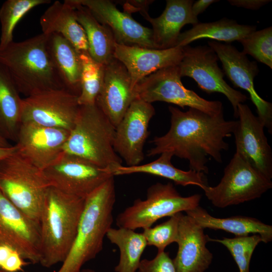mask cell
<instances>
[{
    "mask_svg": "<svg viewBox=\"0 0 272 272\" xmlns=\"http://www.w3.org/2000/svg\"><path fill=\"white\" fill-rule=\"evenodd\" d=\"M80 107L78 96L65 88L42 91L22 99L21 123L70 131Z\"/></svg>",
    "mask_w": 272,
    "mask_h": 272,
    "instance_id": "cell-12",
    "label": "cell"
},
{
    "mask_svg": "<svg viewBox=\"0 0 272 272\" xmlns=\"http://www.w3.org/2000/svg\"><path fill=\"white\" fill-rule=\"evenodd\" d=\"M43 171L50 186L84 199L114 176L106 169L64 152Z\"/></svg>",
    "mask_w": 272,
    "mask_h": 272,
    "instance_id": "cell-11",
    "label": "cell"
},
{
    "mask_svg": "<svg viewBox=\"0 0 272 272\" xmlns=\"http://www.w3.org/2000/svg\"><path fill=\"white\" fill-rule=\"evenodd\" d=\"M271 187V179L235 152L219 184L202 190L214 206L224 208L259 198Z\"/></svg>",
    "mask_w": 272,
    "mask_h": 272,
    "instance_id": "cell-8",
    "label": "cell"
},
{
    "mask_svg": "<svg viewBox=\"0 0 272 272\" xmlns=\"http://www.w3.org/2000/svg\"><path fill=\"white\" fill-rule=\"evenodd\" d=\"M0 245L16 250L30 263L40 262L39 225L15 206L1 190Z\"/></svg>",
    "mask_w": 272,
    "mask_h": 272,
    "instance_id": "cell-14",
    "label": "cell"
},
{
    "mask_svg": "<svg viewBox=\"0 0 272 272\" xmlns=\"http://www.w3.org/2000/svg\"><path fill=\"white\" fill-rule=\"evenodd\" d=\"M192 0H167L165 10L158 17L152 18L148 12L140 13L152 26L153 38L158 49L176 47L182 28L199 23L191 11Z\"/></svg>",
    "mask_w": 272,
    "mask_h": 272,
    "instance_id": "cell-22",
    "label": "cell"
},
{
    "mask_svg": "<svg viewBox=\"0 0 272 272\" xmlns=\"http://www.w3.org/2000/svg\"><path fill=\"white\" fill-rule=\"evenodd\" d=\"M181 212L170 217L165 222L154 227L143 229L147 245L156 247L158 251H164L165 248L173 242H177L178 236V224Z\"/></svg>",
    "mask_w": 272,
    "mask_h": 272,
    "instance_id": "cell-35",
    "label": "cell"
},
{
    "mask_svg": "<svg viewBox=\"0 0 272 272\" xmlns=\"http://www.w3.org/2000/svg\"><path fill=\"white\" fill-rule=\"evenodd\" d=\"M42 33H56L70 42L80 52H88L85 32L78 22L75 8L69 0L55 1L40 19Z\"/></svg>",
    "mask_w": 272,
    "mask_h": 272,
    "instance_id": "cell-23",
    "label": "cell"
},
{
    "mask_svg": "<svg viewBox=\"0 0 272 272\" xmlns=\"http://www.w3.org/2000/svg\"><path fill=\"white\" fill-rule=\"evenodd\" d=\"M80 272H96L93 269H89V268H86V269H82Z\"/></svg>",
    "mask_w": 272,
    "mask_h": 272,
    "instance_id": "cell-44",
    "label": "cell"
},
{
    "mask_svg": "<svg viewBox=\"0 0 272 272\" xmlns=\"http://www.w3.org/2000/svg\"><path fill=\"white\" fill-rule=\"evenodd\" d=\"M228 2L233 6L252 10H257L267 4L269 0H229Z\"/></svg>",
    "mask_w": 272,
    "mask_h": 272,
    "instance_id": "cell-39",
    "label": "cell"
},
{
    "mask_svg": "<svg viewBox=\"0 0 272 272\" xmlns=\"http://www.w3.org/2000/svg\"><path fill=\"white\" fill-rule=\"evenodd\" d=\"M256 29V26L239 24L227 18L213 22L198 23L180 33L176 47H183L195 40L204 38L227 43L238 41Z\"/></svg>",
    "mask_w": 272,
    "mask_h": 272,
    "instance_id": "cell-28",
    "label": "cell"
},
{
    "mask_svg": "<svg viewBox=\"0 0 272 272\" xmlns=\"http://www.w3.org/2000/svg\"><path fill=\"white\" fill-rule=\"evenodd\" d=\"M0 272H7V271H5V270H4L3 269H0Z\"/></svg>",
    "mask_w": 272,
    "mask_h": 272,
    "instance_id": "cell-45",
    "label": "cell"
},
{
    "mask_svg": "<svg viewBox=\"0 0 272 272\" xmlns=\"http://www.w3.org/2000/svg\"><path fill=\"white\" fill-rule=\"evenodd\" d=\"M17 151L15 145L9 147H0V161L4 158L12 155Z\"/></svg>",
    "mask_w": 272,
    "mask_h": 272,
    "instance_id": "cell-42",
    "label": "cell"
},
{
    "mask_svg": "<svg viewBox=\"0 0 272 272\" xmlns=\"http://www.w3.org/2000/svg\"><path fill=\"white\" fill-rule=\"evenodd\" d=\"M0 62L8 70L20 94L28 97L64 88L55 69L43 33L0 50Z\"/></svg>",
    "mask_w": 272,
    "mask_h": 272,
    "instance_id": "cell-4",
    "label": "cell"
},
{
    "mask_svg": "<svg viewBox=\"0 0 272 272\" xmlns=\"http://www.w3.org/2000/svg\"><path fill=\"white\" fill-rule=\"evenodd\" d=\"M156 160L143 165L123 166L120 165L112 169L110 172L114 176L142 173L163 177L174 182L176 185L186 186L195 185L203 189L208 186L203 173L190 169L184 171L175 167L171 163L173 154L165 152L160 154Z\"/></svg>",
    "mask_w": 272,
    "mask_h": 272,
    "instance_id": "cell-26",
    "label": "cell"
},
{
    "mask_svg": "<svg viewBox=\"0 0 272 272\" xmlns=\"http://www.w3.org/2000/svg\"><path fill=\"white\" fill-rule=\"evenodd\" d=\"M46 36L48 51L63 88L78 96L82 69L80 52L58 34Z\"/></svg>",
    "mask_w": 272,
    "mask_h": 272,
    "instance_id": "cell-24",
    "label": "cell"
},
{
    "mask_svg": "<svg viewBox=\"0 0 272 272\" xmlns=\"http://www.w3.org/2000/svg\"><path fill=\"white\" fill-rule=\"evenodd\" d=\"M155 113L151 103L135 98L116 126L113 148L127 166L139 165L144 160L149 124Z\"/></svg>",
    "mask_w": 272,
    "mask_h": 272,
    "instance_id": "cell-15",
    "label": "cell"
},
{
    "mask_svg": "<svg viewBox=\"0 0 272 272\" xmlns=\"http://www.w3.org/2000/svg\"><path fill=\"white\" fill-rule=\"evenodd\" d=\"M243 46L242 51L257 61L272 69V27L255 30L238 41Z\"/></svg>",
    "mask_w": 272,
    "mask_h": 272,
    "instance_id": "cell-34",
    "label": "cell"
},
{
    "mask_svg": "<svg viewBox=\"0 0 272 272\" xmlns=\"http://www.w3.org/2000/svg\"><path fill=\"white\" fill-rule=\"evenodd\" d=\"M69 130L22 122L17 134L16 153L43 170L63 153Z\"/></svg>",
    "mask_w": 272,
    "mask_h": 272,
    "instance_id": "cell-17",
    "label": "cell"
},
{
    "mask_svg": "<svg viewBox=\"0 0 272 272\" xmlns=\"http://www.w3.org/2000/svg\"><path fill=\"white\" fill-rule=\"evenodd\" d=\"M29 263V262H26L21 255L14 250L1 269L7 272L22 271L23 267Z\"/></svg>",
    "mask_w": 272,
    "mask_h": 272,
    "instance_id": "cell-37",
    "label": "cell"
},
{
    "mask_svg": "<svg viewBox=\"0 0 272 272\" xmlns=\"http://www.w3.org/2000/svg\"><path fill=\"white\" fill-rule=\"evenodd\" d=\"M50 186L43 170L16 152L0 161V190L19 210L39 225Z\"/></svg>",
    "mask_w": 272,
    "mask_h": 272,
    "instance_id": "cell-6",
    "label": "cell"
},
{
    "mask_svg": "<svg viewBox=\"0 0 272 272\" xmlns=\"http://www.w3.org/2000/svg\"><path fill=\"white\" fill-rule=\"evenodd\" d=\"M114 57L126 69L134 88L140 81L156 71L178 65L183 57V47L158 49L116 44Z\"/></svg>",
    "mask_w": 272,
    "mask_h": 272,
    "instance_id": "cell-21",
    "label": "cell"
},
{
    "mask_svg": "<svg viewBox=\"0 0 272 272\" xmlns=\"http://www.w3.org/2000/svg\"><path fill=\"white\" fill-rule=\"evenodd\" d=\"M114 177L85 198L74 242L57 272H80L85 263L102 250L104 237L113 222L116 201Z\"/></svg>",
    "mask_w": 272,
    "mask_h": 272,
    "instance_id": "cell-3",
    "label": "cell"
},
{
    "mask_svg": "<svg viewBox=\"0 0 272 272\" xmlns=\"http://www.w3.org/2000/svg\"><path fill=\"white\" fill-rule=\"evenodd\" d=\"M115 134V127L96 104L80 106L63 152L84 159L110 172L122 165L121 159L113 148Z\"/></svg>",
    "mask_w": 272,
    "mask_h": 272,
    "instance_id": "cell-5",
    "label": "cell"
},
{
    "mask_svg": "<svg viewBox=\"0 0 272 272\" xmlns=\"http://www.w3.org/2000/svg\"><path fill=\"white\" fill-rule=\"evenodd\" d=\"M12 146L8 142L7 139L0 135V147H9Z\"/></svg>",
    "mask_w": 272,
    "mask_h": 272,
    "instance_id": "cell-43",
    "label": "cell"
},
{
    "mask_svg": "<svg viewBox=\"0 0 272 272\" xmlns=\"http://www.w3.org/2000/svg\"><path fill=\"white\" fill-rule=\"evenodd\" d=\"M178 65L160 69L140 81L135 86L136 98L152 103L163 101L194 108L211 115L223 112L222 103L206 100L186 88L181 80Z\"/></svg>",
    "mask_w": 272,
    "mask_h": 272,
    "instance_id": "cell-9",
    "label": "cell"
},
{
    "mask_svg": "<svg viewBox=\"0 0 272 272\" xmlns=\"http://www.w3.org/2000/svg\"><path fill=\"white\" fill-rule=\"evenodd\" d=\"M208 45L217 54L222 63L224 74L235 87L247 91L256 107L258 117L269 133L272 132V104L259 96L254 86V79L259 73L257 63L250 61L246 55L234 46L216 41Z\"/></svg>",
    "mask_w": 272,
    "mask_h": 272,
    "instance_id": "cell-13",
    "label": "cell"
},
{
    "mask_svg": "<svg viewBox=\"0 0 272 272\" xmlns=\"http://www.w3.org/2000/svg\"><path fill=\"white\" fill-rule=\"evenodd\" d=\"M136 98L134 88L126 69L114 58L104 66V75L96 104L116 126Z\"/></svg>",
    "mask_w": 272,
    "mask_h": 272,
    "instance_id": "cell-19",
    "label": "cell"
},
{
    "mask_svg": "<svg viewBox=\"0 0 272 272\" xmlns=\"http://www.w3.org/2000/svg\"><path fill=\"white\" fill-rule=\"evenodd\" d=\"M171 125L168 132L155 137L153 147L147 153L153 157L165 152L187 160L190 169L204 174L209 173L208 156L222 163V152L229 144L225 139L233 133L237 120H226L223 112L211 115L189 108L186 111L169 106Z\"/></svg>",
    "mask_w": 272,
    "mask_h": 272,
    "instance_id": "cell-1",
    "label": "cell"
},
{
    "mask_svg": "<svg viewBox=\"0 0 272 272\" xmlns=\"http://www.w3.org/2000/svg\"><path fill=\"white\" fill-rule=\"evenodd\" d=\"M219 2L217 0H198L193 2L191 6V11L193 15L197 16L202 13L211 4Z\"/></svg>",
    "mask_w": 272,
    "mask_h": 272,
    "instance_id": "cell-40",
    "label": "cell"
},
{
    "mask_svg": "<svg viewBox=\"0 0 272 272\" xmlns=\"http://www.w3.org/2000/svg\"><path fill=\"white\" fill-rule=\"evenodd\" d=\"M69 1L75 7L76 19L85 32L89 55L96 62L107 64L114 58L116 44L111 29L100 23L87 8L75 0Z\"/></svg>",
    "mask_w": 272,
    "mask_h": 272,
    "instance_id": "cell-27",
    "label": "cell"
},
{
    "mask_svg": "<svg viewBox=\"0 0 272 272\" xmlns=\"http://www.w3.org/2000/svg\"><path fill=\"white\" fill-rule=\"evenodd\" d=\"M218 60L217 54L209 46L186 45L183 47V57L178 65L180 76L192 78L201 90L208 94L217 92L224 95L233 107L234 116L237 118L238 104L248 98L226 83Z\"/></svg>",
    "mask_w": 272,
    "mask_h": 272,
    "instance_id": "cell-10",
    "label": "cell"
},
{
    "mask_svg": "<svg viewBox=\"0 0 272 272\" xmlns=\"http://www.w3.org/2000/svg\"><path fill=\"white\" fill-rule=\"evenodd\" d=\"M203 229L222 230L234 234L236 237L258 234L265 243L272 240V226L258 219L246 216H234L226 218H216L199 206L185 212Z\"/></svg>",
    "mask_w": 272,
    "mask_h": 272,
    "instance_id": "cell-25",
    "label": "cell"
},
{
    "mask_svg": "<svg viewBox=\"0 0 272 272\" xmlns=\"http://www.w3.org/2000/svg\"><path fill=\"white\" fill-rule=\"evenodd\" d=\"M119 3L121 4L123 8V12L131 15V13L139 12L140 13L148 12L149 5L154 1L152 0H130L120 1Z\"/></svg>",
    "mask_w": 272,
    "mask_h": 272,
    "instance_id": "cell-38",
    "label": "cell"
},
{
    "mask_svg": "<svg viewBox=\"0 0 272 272\" xmlns=\"http://www.w3.org/2000/svg\"><path fill=\"white\" fill-rule=\"evenodd\" d=\"M14 250L13 248L6 246L0 245V268L1 269L9 257L11 253Z\"/></svg>",
    "mask_w": 272,
    "mask_h": 272,
    "instance_id": "cell-41",
    "label": "cell"
},
{
    "mask_svg": "<svg viewBox=\"0 0 272 272\" xmlns=\"http://www.w3.org/2000/svg\"><path fill=\"white\" fill-rule=\"evenodd\" d=\"M22 99L5 66L0 62V135L16 141L21 124Z\"/></svg>",
    "mask_w": 272,
    "mask_h": 272,
    "instance_id": "cell-29",
    "label": "cell"
},
{
    "mask_svg": "<svg viewBox=\"0 0 272 272\" xmlns=\"http://www.w3.org/2000/svg\"><path fill=\"white\" fill-rule=\"evenodd\" d=\"M106 236L119 250V260L114 268L115 271L136 272L141 260V256L147 246L143 234L126 228L111 227Z\"/></svg>",
    "mask_w": 272,
    "mask_h": 272,
    "instance_id": "cell-30",
    "label": "cell"
},
{
    "mask_svg": "<svg viewBox=\"0 0 272 272\" xmlns=\"http://www.w3.org/2000/svg\"><path fill=\"white\" fill-rule=\"evenodd\" d=\"M85 199L49 186L40 221V263L50 267L63 262L74 242Z\"/></svg>",
    "mask_w": 272,
    "mask_h": 272,
    "instance_id": "cell-2",
    "label": "cell"
},
{
    "mask_svg": "<svg viewBox=\"0 0 272 272\" xmlns=\"http://www.w3.org/2000/svg\"><path fill=\"white\" fill-rule=\"evenodd\" d=\"M201 198L199 194L182 196L171 182H158L148 188L145 199H137L119 213L116 223L118 227L144 229L161 218L195 208Z\"/></svg>",
    "mask_w": 272,
    "mask_h": 272,
    "instance_id": "cell-7",
    "label": "cell"
},
{
    "mask_svg": "<svg viewBox=\"0 0 272 272\" xmlns=\"http://www.w3.org/2000/svg\"><path fill=\"white\" fill-rule=\"evenodd\" d=\"M209 240L220 243L228 249L236 263L239 272H250L252 255L256 247L261 242L258 234L233 238L224 237L222 239L209 237Z\"/></svg>",
    "mask_w": 272,
    "mask_h": 272,
    "instance_id": "cell-33",
    "label": "cell"
},
{
    "mask_svg": "<svg viewBox=\"0 0 272 272\" xmlns=\"http://www.w3.org/2000/svg\"><path fill=\"white\" fill-rule=\"evenodd\" d=\"M233 133L236 153L269 179L272 178V152L264 132L265 127L246 104H239Z\"/></svg>",
    "mask_w": 272,
    "mask_h": 272,
    "instance_id": "cell-16",
    "label": "cell"
},
{
    "mask_svg": "<svg viewBox=\"0 0 272 272\" xmlns=\"http://www.w3.org/2000/svg\"><path fill=\"white\" fill-rule=\"evenodd\" d=\"M80 57L82 69L78 103L80 106L94 105L102 87L105 65L95 61L88 52H80Z\"/></svg>",
    "mask_w": 272,
    "mask_h": 272,
    "instance_id": "cell-32",
    "label": "cell"
},
{
    "mask_svg": "<svg viewBox=\"0 0 272 272\" xmlns=\"http://www.w3.org/2000/svg\"><path fill=\"white\" fill-rule=\"evenodd\" d=\"M75 1L87 8L100 23L108 26L111 29L116 44L158 49L153 40L152 29L139 23L131 15L120 11L112 1Z\"/></svg>",
    "mask_w": 272,
    "mask_h": 272,
    "instance_id": "cell-18",
    "label": "cell"
},
{
    "mask_svg": "<svg viewBox=\"0 0 272 272\" xmlns=\"http://www.w3.org/2000/svg\"><path fill=\"white\" fill-rule=\"evenodd\" d=\"M190 217L181 213L178 224V245L173 259L176 272H205L211 265L213 254L206 246L209 237Z\"/></svg>",
    "mask_w": 272,
    "mask_h": 272,
    "instance_id": "cell-20",
    "label": "cell"
},
{
    "mask_svg": "<svg viewBox=\"0 0 272 272\" xmlns=\"http://www.w3.org/2000/svg\"><path fill=\"white\" fill-rule=\"evenodd\" d=\"M138 272H176L173 259L165 251H158L152 259L141 260Z\"/></svg>",
    "mask_w": 272,
    "mask_h": 272,
    "instance_id": "cell-36",
    "label": "cell"
},
{
    "mask_svg": "<svg viewBox=\"0 0 272 272\" xmlns=\"http://www.w3.org/2000/svg\"><path fill=\"white\" fill-rule=\"evenodd\" d=\"M50 0H7L0 9L1 33L0 50L13 41V32L21 19L38 6L49 4Z\"/></svg>",
    "mask_w": 272,
    "mask_h": 272,
    "instance_id": "cell-31",
    "label": "cell"
}]
</instances>
